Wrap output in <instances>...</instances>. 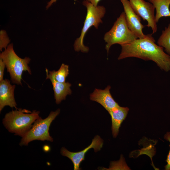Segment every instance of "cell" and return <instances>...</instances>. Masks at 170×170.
<instances>
[{
	"label": "cell",
	"mask_w": 170,
	"mask_h": 170,
	"mask_svg": "<svg viewBox=\"0 0 170 170\" xmlns=\"http://www.w3.org/2000/svg\"><path fill=\"white\" fill-rule=\"evenodd\" d=\"M152 34L145 37L137 39L129 43L121 45L122 50L118 59L133 57L145 60H152L162 70L170 71V55L166 53L163 48L155 43Z\"/></svg>",
	"instance_id": "cell-1"
},
{
	"label": "cell",
	"mask_w": 170,
	"mask_h": 170,
	"mask_svg": "<svg viewBox=\"0 0 170 170\" xmlns=\"http://www.w3.org/2000/svg\"><path fill=\"white\" fill-rule=\"evenodd\" d=\"M39 113L36 110L31 112L26 109L17 108L6 114L3 123L9 132L23 137L40 117Z\"/></svg>",
	"instance_id": "cell-2"
},
{
	"label": "cell",
	"mask_w": 170,
	"mask_h": 170,
	"mask_svg": "<svg viewBox=\"0 0 170 170\" xmlns=\"http://www.w3.org/2000/svg\"><path fill=\"white\" fill-rule=\"evenodd\" d=\"M0 58L5 63L13 83L22 85L21 80L23 71H27L29 74H31V69L28 65L31 59L28 57L22 59L19 57L14 51L12 44H9L0 53Z\"/></svg>",
	"instance_id": "cell-3"
},
{
	"label": "cell",
	"mask_w": 170,
	"mask_h": 170,
	"mask_svg": "<svg viewBox=\"0 0 170 170\" xmlns=\"http://www.w3.org/2000/svg\"><path fill=\"white\" fill-rule=\"evenodd\" d=\"M82 4L87 8V14L81 35L75 41L74 47L76 51H81L87 53L88 52L89 48L85 46L83 43L85 35L88 29L93 26L98 29L99 24L102 23L101 19L104 16L106 9L102 6H95L86 0L84 1Z\"/></svg>",
	"instance_id": "cell-4"
},
{
	"label": "cell",
	"mask_w": 170,
	"mask_h": 170,
	"mask_svg": "<svg viewBox=\"0 0 170 170\" xmlns=\"http://www.w3.org/2000/svg\"><path fill=\"white\" fill-rule=\"evenodd\" d=\"M138 38L128 28L123 12L117 18L110 30L105 33L104 39L106 43L105 48L108 53L112 45L118 44L121 45L128 43Z\"/></svg>",
	"instance_id": "cell-5"
},
{
	"label": "cell",
	"mask_w": 170,
	"mask_h": 170,
	"mask_svg": "<svg viewBox=\"0 0 170 170\" xmlns=\"http://www.w3.org/2000/svg\"><path fill=\"white\" fill-rule=\"evenodd\" d=\"M58 109L55 111H51L48 116L44 119L39 117L33 123L31 128L22 137L20 143L21 146L27 145L30 142L34 140H45L53 142V138L49 132L51 124L60 114Z\"/></svg>",
	"instance_id": "cell-6"
},
{
	"label": "cell",
	"mask_w": 170,
	"mask_h": 170,
	"mask_svg": "<svg viewBox=\"0 0 170 170\" xmlns=\"http://www.w3.org/2000/svg\"><path fill=\"white\" fill-rule=\"evenodd\" d=\"M135 12L148 22L146 26L151 28L152 34L157 30L156 22L154 15L155 8L153 4L144 0H128Z\"/></svg>",
	"instance_id": "cell-7"
},
{
	"label": "cell",
	"mask_w": 170,
	"mask_h": 170,
	"mask_svg": "<svg viewBox=\"0 0 170 170\" xmlns=\"http://www.w3.org/2000/svg\"><path fill=\"white\" fill-rule=\"evenodd\" d=\"M103 140L99 135H96L92 139L91 144L83 150L72 152L68 150L64 147H62L60 153L63 156L67 157L72 162L74 170H79L81 162L85 160V154L90 149L93 148L95 152L99 151L103 147Z\"/></svg>",
	"instance_id": "cell-8"
},
{
	"label": "cell",
	"mask_w": 170,
	"mask_h": 170,
	"mask_svg": "<svg viewBox=\"0 0 170 170\" xmlns=\"http://www.w3.org/2000/svg\"><path fill=\"white\" fill-rule=\"evenodd\" d=\"M124 9L127 24L128 28L138 38L145 37L142 29L144 27L141 22L140 17L134 11L128 0H120Z\"/></svg>",
	"instance_id": "cell-9"
},
{
	"label": "cell",
	"mask_w": 170,
	"mask_h": 170,
	"mask_svg": "<svg viewBox=\"0 0 170 170\" xmlns=\"http://www.w3.org/2000/svg\"><path fill=\"white\" fill-rule=\"evenodd\" d=\"M15 85L11 84L10 81L5 79L0 82V111L6 106L17 109L14 96Z\"/></svg>",
	"instance_id": "cell-10"
},
{
	"label": "cell",
	"mask_w": 170,
	"mask_h": 170,
	"mask_svg": "<svg viewBox=\"0 0 170 170\" xmlns=\"http://www.w3.org/2000/svg\"><path fill=\"white\" fill-rule=\"evenodd\" d=\"M110 86L108 85L104 89L96 88L90 95L91 100L99 103L108 112L119 105L110 94Z\"/></svg>",
	"instance_id": "cell-11"
},
{
	"label": "cell",
	"mask_w": 170,
	"mask_h": 170,
	"mask_svg": "<svg viewBox=\"0 0 170 170\" xmlns=\"http://www.w3.org/2000/svg\"><path fill=\"white\" fill-rule=\"evenodd\" d=\"M45 71L46 79H49L53 85L56 103L59 104L62 101L65 99L67 95L71 94L72 91L70 88L71 84L68 82L61 83L56 81L52 76L49 74L47 68H46Z\"/></svg>",
	"instance_id": "cell-12"
},
{
	"label": "cell",
	"mask_w": 170,
	"mask_h": 170,
	"mask_svg": "<svg viewBox=\"0 0 170 170\" xmlns=\"http://www.w3.org/2000/svg\"><path fill=\"white\" fill-rule=\"evenodd\" d=\"M129 110L128 107L119 105L108 112L111 117V129L114 137H116L118 135L121 124L126 117Z\"/></svg>",
	"instance_id": "cell-13"
},
{
	"label": "cell",
	"mask_w": 170,
	"mask_h": 170,
	"mask_svg": "<svg viewBox=\"0 0 170 170\" xmlns=\"http://www.w3.org/2000/svg\"><path fill=\"white\" fill-rule=\"evenodd\" d=\"M154 6L156 10L155 20L156 23L162 17H170V0H148Z\"/></svg>",
	"instance_id": "cell-14"
},
{
	"label": "cell",
	"mask_w": 170,
	"mask_h": 170,
	"mask_svg": "<svg viewBox=\"0 0 170 170\" xmlns=\"http://www.w3.org/2000/svg\"><path fill=\"white\" fill-rule=\"evenodd\" d=\"M158 45L164 48V50L170 55V23L167 27L162 31V34L158 38Z\"/></svg>",
	"instance_id": "cell-15"
},
{
	"label": "cell",
	"mask_w": 170,
	"mask_h": 170,
	"mask_svg": "<svg viewBox=\"0 0 170 170\" xmlns=\"http://www.w3.org/2000/svg\"><path fill=\"white\" fill-rule=\"evenodd\" d=\"M48 73L56 81L61 83H65L66 78L69 74V66L63 63L57 71H48Z\"/></svg>",
	"instance_id": "cell-16"
},
{
	"label": "cell",
	"mask_w": 170,
	"mask_h": 170,
	"mask_svg": "<svg viewBox=\"0 0 170 170\" xmlns=\"http://www.w3.org/2000/svg\"><path fill=\"white\" fill-rule=\"evenodd\" d=\"M10 40L7 35L6 32L4 30H1L0 31V51H2L3 48L5 49L6 48Z\"/></svg>",
	"instance_id": "cell-17"
},
{
	"label": "cell",
	"mask_w": 170,
	"mask_h": 170,
	"mask_svg": "<svg viewBox=\"0 0 170 170\" xmlns=\"http://www.w3.org/2000/svg\"><path fill=\"white\" fill-rule=\"evenodd\" d=\"M164 138L169 142V146L170 147V132H167L165 134ZM166 162L167 164L165 166V169L166 170H170V149L167 156Z\"/></svg>",
	"instance_id": "cell-18"
},
{
	"label": "cell",
	"mask_w": 170,
	"mask_h": 170,
	"mask_svg": "<svg viewBox=\"0 0 170 170\" xmlns=\"http://www.w3.org/2000/svg\"><path fill=\"white\" fill-rule=\"evenodd\" d=\"M5 64L3 60L0 58V82L3 80V75Z\"/></svg>",
	"instance_id": "cell-19"
},
{
	"label": "cell",
	"mask_w": 170,
	"mask_h": 170,
	"mask_svg": "<svg viewBox=\"0 0 170 170\" xmlns=\"http://www.w3.org/2000/svg\"><path fill=\"white\" fill-rule=\"evenodd\" d=\"M86 1L90 2L93 5L95 6H97L98 3L101 0H86Z\"/></svg>",
	"instance_id": "cell-20"
},
{
	"label": "cell",
	"mask_w": 170,
	"mask_h": 170,
	"mask_svg": "<svg viewBox=\"0 0 170 170\" xmlns=\"http://www.w3.org/2000/svg\"><path fill=\"white\" fill-rule=\"evenodd\" d=\"M57 0H50V1L48 2L47 5L46 7L47 9H48L50 7L53 3L56 2Z\"/></svg>",
	"instance_id": "cell-21"
}]
</instances>
